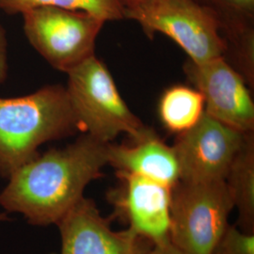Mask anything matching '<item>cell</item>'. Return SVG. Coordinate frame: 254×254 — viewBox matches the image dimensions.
Masks as SVG:
<instances>
[{"label":"cell","instance_id":"9","mask_svg":"<svg viewBox=\"0 0 254 254\" xmlns=\"http://www.w3.org/2000/svg\"><path fill=\"white\" fill-rule=\"evenodd\" d=\"M116 175L120 186L109 194L114 217L153 245L170 242L173 188L132 174Z\"/></svg>","mask_w":254,"mask_h":254},{"label":"cell","instance_id":"7","mask_svg":"<svg viewBox=\"0 0 254 254\" xmlns=\"http://www.w3.org/2000/svg\"><path fill=\"white\" fill-rule=\"evenodd\" d=\"M247 134L204 112L195 127L176 136L173 145L180 168V181H224Z\"/></svg>","mask_w":254,"mask_h":254},{"label":"cell","instance_id":"19","mask_svg":"<svg viewBox=\"0 0 254 254\" xmlns=\"http://www.w3.org/2000/svg\"><path fill=\"white\" fill-rule=\"evenodd\" d=\"M148 1H150V0H120L121 4L125 8V10L136 8L137 6H139L141 4H144Z\"/></svg>","mask_w":254,"mask_h":254},{"label":"cell","instance_id":"6","mask_svg":"<svg viewBox=\"0 0 254 254\" xmlns=\"http://www.w3.org/2000/svg\"><path fill=\"white\" fill-rule=\"evenodd\" d=\"M21 15L28 43L53 68L66 73L94 55L106 23L83 10L47 6Z\"/></svg>","mask_w":254,"mask_h":254},{"label":"cell","instance_id":"10","mask_svg":"<svg viewBox=\"0 0 254 254\" xmlns=\"http://www.w3.org/2000/svg\"><path fill=\"white\" fill-rule=\"evenodd\" d=\"M61 254H145L153 244L129 228L116 231L95 201L84 197L57 224Z\"/></svg>","mask_w":254,"mask_h":254},{"label":"cell","instance_id":"4","mask_svg":"<svg viewBox=\"0 0 254 254\" xmlns=\"http://www.w3.org/2000/svg\"><path fill=\"white\" fill-rule=\"evenodd\" d=\"M233 210L225 182H178L172 190L171 242L187 254H210Z\"/></svg>","mask_w":254,"mask_h":254},{"label":"cell","instance_id":"5","mask_svg":"<svg viewBox=\"0 0 254 254\" xmlns=\"http://www.w3.org/2000/svg\"><path fill=\"white\" fill-rule=\"evenodd\" d=\"M125 17L136 22L151 38L156 33L171 38L193 64L227 54L218 21L195 0H150L126 9Z\"/></svg>","mask_w":254,"mask_h":254},{"label":"cell","instance_id":"12","mask_svg":"<svg viewBox=\"0 0 254 254\" xmlns=\"http://www.w3.org/2000/svg\"><path fill=\"white\" fill-rule=\"evenodd\" d=\"M218 21L227 54L248 84L254 79V0H195Z\"/></svg>","mask_w":254,"mask_h":254},{"label":"cell","instance_id":"8","mask_svg":"<svg viewBox=\"0 0 254 254\" xmlns=\"http://www.w3.org/2000/svg\"><path fill=\"white\" fill-rule=\"evenodd\" d=\"M193 87L204 101V112L242 133L254 130V103L248 82L224 58L184 67Z\"/></svg>","mask_w":254,"mask_h":254},{"label":"cell","instance_id":"2","mask_svg":"<svg viewBox=\"0 0 254 254\" xmlns=\"http://www.w3.org/2000/svg\"><path fill=\"white\" fill-rule=\"evenodd\" d=\"M80 131L66 88L47 85L14 98H0V176L8 179L47 142Z\"/></svg>","mask_w":254,"mask_h":254},{"label":"cell","instance_id":"20","mask_svg":"<svg viewBox=\"0 0 254 254\" xmlns=\"http://www.w3.org/2000/svg\"><path fill=\"white\" fill-rule=\"evenodd\" d=\"M9 214H7V213H5V212H1L0 213V223H2V222H7V221H9Z\"/></svg>","mask_w":254,"mask_h":254},{"label":"cell","instance_id":"1","mask_svg":"<svg viewBox=\"0 0 254 254\" xmlns=\"http://www.w3.org/2000/svg\"><path fill=\"white\" fill-rule=\"evenodd\" d=\"M109 143L83 133L63 148L39 154L9 175L0 207L22 215L32 226L57 225L85 197L108 166Z\"/></svg>","mask_w":254,"mask_h":254},{"label":"cell","instance_id":"18","mask_svg":"<svg viewBox=\"0 0 254 254\" xmlns=\"http://www.w3.org/2000/svg\"><path fill=\"white\" fill-rule=\"evenodd\" d=\"M145 254H187L178 248H176L173 243L167 242L159 245H153V247Z\"/></svg>","mask_w":254,"mask_h":254},{"label":"cell","instance_id":"17","mask_svg":"<svg viewBox=\"0 0 254 254\" xmlns=\"http://www.w3.org/2000/svg\"><path fill=\"white\" fill-rule=\"evenodd\" d=\"M8 39L6 30L0 23V84L6 81L9 73Z\"/></svg>","mask_w":254,"mask_h":254},{"label":"cell","instance_id":"13","mask_svg":"<svg viewBox=\"0 0 254 254\" xmlns=\"http://www.w3.org/2000/svg\"><path fill=\"white\" fill-rule=\"evenodd\" d=\"M224 182L234 209L237 210L236 225L245 232L254 233V132L247 134Z\"/></svg>","mask_w":254,"mask_h":254},{"label":"cell","instance_id":"3","mask_svg":"<svg viewBox=\"0 0 254 254\" xmlns=\"http://www.w3.org/2000/svg\"><path fill=\"white\" fill-rule=\"evenodd\" d=\"M67 75L65 88L83 133L111 143L122 134L138 140L153 132L128 108L109 69L95 55Z\"/></svg>","mask_w":254,"mask_h":254},{"label":"cell","instance_id":"15","mask_svg":"<svg viewBox=\"0 0 254 254\" xmlns=\"http://www.w3.org/2000/svg\"><path fill=\"white\" fill-rule=\"evenodd\" d=\"M46 6L83 10L105 22L126 19L125 8L120 0H0V9L10 15Z\"/></svg>","mask_w":254,"mask_h":254},{"label":"cell","instance_id":"11","mask_svg":"<svg viewBox=\"0 0 254 254\" xmlns=\"http://www.w3.org/2000/svg\"><path fill=\"white\" fill-rule=\"evenodd\" d=\"M108 165L116 173L147 178L173 188L180 181V168L173 146L154 132L130 144L108 146Z\"/></svg>","mask_w":254,"mask_h":254},{"label":"cell","instance_id":"14","mask_svg":"<svg viewBox=\"0 0 254 254\" xmlns=\"http://www.w3.org/2000/svg\"><path fill=\"white\" fill-rule=\"evenodd\" d=\"M158 111L165 128L177 136L199 123L204 114V101L195 88L176 85L162 94Z\"/></svg>","mask_w":254,"mask_h":254},{"label":"cell","instance_id":"16","mask_svg":"<svg viewBox=\"0 0 254 254\" xmlns=\"http://www.w3.org/2000/svg\"><path fill=\"white\" fill-rule=\"evenodd\" d=\"M210 254H254V233L229 224Z\"/></svg>","mask_w":254,"mask_h":254}]
</instances>
